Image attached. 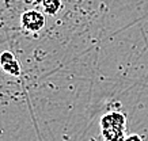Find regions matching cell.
<instances>
[{"mask_svg":"<svg viewBox=\"0 0 148 141\" xmlns=\"http://www.w3.org/2000/svg\"><path fill=\"white\" fill-rule=\"evenodd\" d=\"M0 65L3 67L5 72L11 73L14 76H18L21 73V67H19L18 60L12 56L11 52H4L0 56Z\"/></svg>","mask_w":148,"mask_h":141,"instance_id":"3957f363","label":"cell"},{"mask_svg":"<svg viewBox=\"0 0 148 141\" xmlns=\"http://www.w3.org/2000/svg\"><path fill=\"white\" fill-rule=\"evenodd\" d=\"M21 25L26 31H40L45 25V16L42 12L37 11V10H29V11L23 12L22 18H21Z\"/></svg>","mask_w":148,"mask_h":141,"instance_id":"7a4b0ae2","label":"cell"},{"mask_svg":"<svg viewBox=\"0 0 148 141\" xmlns=\"http://www.w3.org/2000/svg\"><path fill=\"white\" fill-rule=\"evenodd\" d=\"M42 1V8L46 14L54 15L61 8V0H41Z\"/></svg>","mask_w":148,"mask_h":141,"instance_id":"277c9868","label":"cell"},{"mask_svg":"<svg viewBox=\"0 0 148 141\" xmlns=\"http://www.w3.org/2000/svg\"><path fill=\"white\" fill-rule=\"evenodd\" d=\"M125 115L118 111H113L103 115L101 119V127L105 141H124L125 140Z\"/></svg>","mask_w":148,"mask_h":141,"instance_id":"6da1fadb","label":"cell"},{"mask_svg":"<svg viewBox=\"0 0 148 141\" xmlns=\"http://www.w3.org/2000/svg\"><path fill=\"white\" fill-rule=\"evenodd\" d=\"M124 141H143V140H141V137L137 136V134H130V136H128Z\"/></svg>","mask_w":148,"mask_h":141,"instance_id":"5b68a950","label":"cell"}]
</instances>
